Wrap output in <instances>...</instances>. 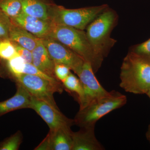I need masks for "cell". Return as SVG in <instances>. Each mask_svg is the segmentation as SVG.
<instances>
[{"label":"cell","instance_id":"cell-11","mask_svg":"<svg viewBox=\"0 0 150 150\" xmlns=\"http://www.w3.org/2000/svg\"><path fill=\"white\" fill-rule=\"evenodd\" d=\"M95 126L81 127L77 132H73L72 150H103L105 148L97 139Z\"/></svg>","mask_w":150,"mask_h":150},{"label":"cell","instance_id":"cell-22","mask_svg":"<svg viewBox=\"0 0 150 150\" xmlns=\"http://www.w3.org/2000/svg\"><path fill=\"white\" fill-rule=\"evenodd\" d=\"M129 51L150 62V38L143 43L132 46Z\"/></svg>","mask_w":150,"mask_h":150},{"label":"cell","instance_id":"cell-23","mask_svg":"<svg viewBox=\"0 0 150 150\" xmlns=\"http://www.w3.org/2000/svg\"><path fill=\"white\" fill-rule=\"evenodd\" d=\"M23 74L35 75V76H38L40 77V78L50 81L54 83H61L59 80L55 79V78L52 77L50 76H48V75L41 71L32 64L25 63L24 70H23Z\"/></svg>","mask_w":150,"mask_h":150},{"label":"cell","instance_id":"cell-30","mask_svg":"<svg viewBox=\"0 0 150 150\" xmlns=\"http://www.w3.org/2000/svg\"><path fill=\"white\" fill-rule=\"evenodd\" d=\"M149 140V142H150V139H148Z\"/></svg>","mask_w":150,"mask_h":150},{"label":"cell","instance_id":"cell-1","mask_svg":"<svg viewBox=\"0 0 150 150\" xmlns=\"http://www.w3.org/2000/svg\"><path fill=\"white\" fill-rule=\"evenodd\" d=\"M118 15L108 7L88 25L87 37L98 56L103 61L117 40L110 37L118 23Z\"/></svg>","mask_w":150,"mask_h":150},{"label":"cell","instance_id":"cell-8","mask_svg":"<svg viewBox=\"0 0 150 150\" xmlns=\"http://www.w3.org/2000/svg\"><path fill=\"white\" fill-rule=\"evenodd\" d=\"M29 108L35 110L47 123L50 129L49 131L70 129L75 124L74 119L67 118L61 112L59 108L33 96L30 98Z\"/></svg>","mask_w":150,"mask_h":150},{"label":"cell","instance_id":"cell-20","mask_svg":"<svg viewBox=\"0 0 150 150\" xmlns=\"http://www.w3.org/2000/svg\"><path fill=\"white\" fill-rule=\"evenodd\" d=\"M13 42L9 38L0 40V60L6 61L17 55Z\"/></svg>","mask_w":150,"mask_h":150},{"label":"cell","instance_id":"cell-6","mask_svg":"<svg viewBox=\"0 0 150 150\" xmlns=\"http://www.w3.org/2000/svg\"><path fill=\"white\" fill-rule=\"evenodd\" d=\"M28 92L31 96L42 100L58 108L54 97L56 93H62L64 86L62 83H56L35 75L23 74L15 79Z\"/></svg>","mask_w":150,"mask_h":150},{"label":"cell","instance_id":"cell-28","mask_svg":"<svg viewBox=\"0 0 150 150\" xmlns=\"http://www.w3.org/2000/svg\"><path fill=\"white\" fill-rule=\"evenodd\" d=\"M146 136V137L148 139H150V125H149V127H148V131H147Z\"/></svg>","mask_w":150,"mask_h":150},{"label":"cell","instance_id":"cell-4","mask_svg":"<svg viewBox=\"0 0 150 150\" xmlns=\"http://www.w3.org/2000/svg\"><path fill=\"white\" fill-rule=\"evenodd\" d=\"M126 96L115 91L94 100L82 109H79L74 121L80 127L95 126L99 119L108 113L121 108L127 103Z\"/></svg>","mask_w":150,"mask_h":150},{"label":"cell","instance_id":"cell-25","mask_svg":"<svg viewBox=\"0 0 150 150\" xmlns=\"http://www.w3.org/2000/svg\"><path fill=\"white\" fill-rule=\"evenodd\" d=\"M71 69L66 65L62 64H56L54 68L55 74L57 79L63 82L70 73Z\"/></svg>","mask_w":150,"mask_h":150},{"label":"cell","instance_id":"cell-26","mask_svg":"<svg viewBox=\"0 0 150 150\" xmlns=\"http://www.w3.org/2000/svg\"><path fill=\"white\" fill-rule=\"evenodd\" d=\"M12 42L14 44L17 53L23 59L25 63L32 64V51H30L27 48L20 46L19 45L14 43L13 41Z\"/></svg>","mask_w":150,"mask_h":150},{"label":"cell","instance_id":"cell-16","mask_svg":"<svg viewBox=\"0 0 150 150\" xmlns=\"http://www.w3.org/2000/svg\"><path fill=\"white\" fill-rule=\"evenodd\" d=\"M73 132L71 128L49 131L51 150H72Z\"/></svg>","mask_w":150,"mask_h":150},{"label":"cell","instance_id":"cell-9","mask_svg":"<svg viewBox=\"0 0 150 150\" xmlns=\"http://www.w3.org/2000/svg\"><path fill=\"white\" fill-rule=\"evenodd\" d=\"M77 76L83 91L82 98L79 103L80 109L109 93V92L105 90L98 80L91 65L88 62H85L80 72Z\"/></svg>","mask_w":150,"mask_h":150},{"label":"cell","instance_id":"cell-2","mask_svg":"<svg viewBox=\"0 0 150 150\" xmlns=\"http://www.w3.org/2000/svg\"><path fill=\"white\" fill-rule=\"evenodd\" d=\"M48 38L59 41L80 56L91 65L95 74L101 67L103 61L94 51L84 30L53 23Z\"/></svg>","mask_w":150,"mask_h":150},{"label":"cell","instance_id":"cell-10","mask_svg":"<svg viewBox=\"0 0 150 150\" xmlns=\"http://www.w3.org/2000/svg\"><path fill=\"white\" fill-rule=\"evenodd\" d=\"M12 22L24 28L39 38L48 37L53 23L25 13L22 10L14 17L11 18Z\"/></svg>","mask_w":150,"mask_h":150},{"label":"cell","instance_id":"cell-24","mask_svg":"<svg viewBox=\"0 0 150 150\" xmlns=\"http://www.w3.org/2000/svg\"><path fill=\"white\" fill-rule=\"evenodd\" d=\"M11 24L10 18L0 10V40L9 38V33Z\"/></svg>","mask_w":150,"mask_h":150},{"label":"cell","instance_id":"cell-17","mask_svg":"<svg viewBox=\"0 0 150 150\" xmlns=\"http://www.w3.org/2000/svg\"><path fill=\"white\" fill-rule=\"evenodd\" d=\"M62 83L64 88L67 91L76 95L78 102H79L82 98L83 91L79 78L71 72Z\"/></svg>","mask_w":150,"mask_h":150},{"label":"cell","instance_id":"cell-15","mask_svg":"<svg viewBox=\"0 0 150 150\" xmlns=\"http://www.w3.org/2000/svg\"><path fill=\"white\" fill-rule=\"evenodd\" d=\"M9 38L14 43L31 51L37 46L40 39L12 22L10 29Z\"/></svg>","mask_w":150,"mask_h":150},{"label":"cell","instance_id":"cell-14","mask_svg":"<svg viewBox=\"0 0 150 150\" xmlns=\"http://www.w3.org/2000/svg\"><path fill=\"white\" fill-rule=\"evenodd\" d=\"M22 11L30 15L50 20L49 11L55 4L54 0H20Z\"/></svg>","mask_w":150,"mask_h":150},{"label":"cell","instance_id":"cell-12","mask_svg":"<svg viewBox=\"0 0 150 150\" xmlns=\"http://www.w3.org/2000/svg\"><path fill=\"white\" fill-rule=\"evenodd\" d=\"M16 86V92L13 96L0 102V117L14 110L29 108L31 95L18 82Z\"/></svg>","mask_w":150,"mask_h":150},{"label":"cell","instance_id":"cell-13","mask_svg":"<svg viewBox=\"0 0 150 150\" xmlns=\"http://www.w3.org/2000/svg\"><path fill=\"white\" fill-rule=\"evenodd\" d=\"M32 64L46 74L56 78L55 74V63L40 38L37 46L32 51Z\"/></svg>","mask_w":150,"mask_h":150},{"label":"cell","instance_id":"cell-18","mask_svg":"<svg viewBox=\"0 0 150 150\" xmlns=\"http://www.w3.org/2000/svg\"><path fill=\"white\" fill-rule=\"evenodd\" d=\"M6 62V67L8 72L13 79H16L23 74L25 62L18 54Z\"/></svg>","mask_w":150,"mask_h":150},{"label":"cell","instance_id":"cell-27","mask_svg":"<svg viewBox=\"0 0 150 150\" xmlns=\"http://www.w3.org/2000/svg\"><path fill=\"white\" fill-rule=\"evenodd\" d=\"M35 150H51V139L49 134L38 146L34 149Z\"/></svg>","mask_w":150,"mask_h":150},{"label":"cell","instance_id":"cell-3","mask_svg":"<svg viewBox=\"0 0 150 150\" xmlns=\"http://www.w3.org/2000/svg\"><path fill=\"white\" fill-rule=\"evenodd\" d=\"M120 86L136 94H146L150 89V62L129 51L121 68Z\"/></svg>","mask_w":150,"mask_h":150},{"label":"cell","instance_id":"cell-29","mask_svg":"<svg viewBox=\"0 0 150 150\" xmlns=\"http://www.w3.org/2000/svg\"><path fill=\"white\" fill-rule=\"evenodd\" d=\"M146 94L148 96V97H149V98L150 99V89L149 90V91H148V92L147 93H146Z\"/></svg>","mask_w":150,"mask_h":150},{"label":"cell","instance_id":"cell-19","mask_svg":"<svg viewBox=\"0 0 150 150\" xmlns=\"http://www.w3.org/2000/svg\"><path fill=\"white\" fill-rule=\"evenodd\" d=\"M0 10L12 18L21 12V3L20 0H0Z\"/></svg>","mask_w":150,"mask_h":150},{"label":"cell","instance_id":"cell-21","mask_svg":"<svg viewBox=\"0 0 150 150\" xmlns=\"http://www.w3.org/2000/svg\"><path fill=\"white\" fill-rule=\"evenodd\" d=\"M22 141V134L20 131H18L0 142V150H18Z\"/></svg>","mask_w":150,"mask_h":150},{"label":"cell","instance_id":"cell-7","mask_svg":"<svg viewBox=\"0 0 150 150\" xmlns=\"http://www.w3.org/2000/svg\"><path fill=\"white\" fill-rule=\"evenodd\" d=\"M41 40L55 64L66 65L77 75L79 74L85 62L80 56L53 38H46Z\"/></svg>","mask_w":150,"mask_h":150},{"label":"cell","instance_id":"cell-5","mask_svg":"<svg viewBox=\"0 0 150 150\" xmlns=\"http://www.w3.org/2000/svg\"><path fill=\"white\" fill-rule=\"evenodd\" d=\"M108 7L107 4H103L68 9L55 4L49 10V19L55 24L84 30L92 21Z\"/></svg>","mask_w":150,"mask_h":150}]
</instances>
